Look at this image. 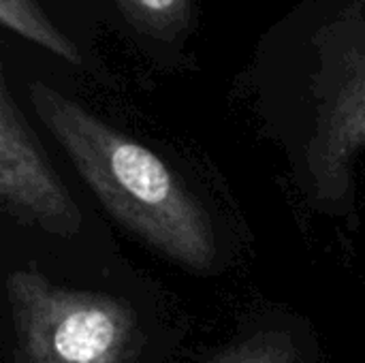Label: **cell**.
<instances>
[{
  "mask_svg": "<svg viewBox=\"0 0 365 363\" xmlns=\"http://www.w3.org/2000/svg\"><path fill=\"white\" fill-rule=\"evenodd\" d=\"M28 94L38 120L120 225L184 267L205 272L214 265L207 212L152 150L43 81H32Z\"/></svg>",
  "mask_w": 365,
  "mask_h": 363,
  "instance_id": "1",
  "label": "cell"
},
{
  "mask_svg": "<svg viewBox=\"0 0 365 363\" xmlns=\"http://www.w3.org/2000/svg\"><path fill=\"white\" fill-rule=\"evenodd\" d=\"M6 304L15 363H143L145 338L124 300L24 267L6 278Z\"/></svg>",
  "mask_w": 365,
  "mask_h": 363,
  "instance_id": "2",
  "label": "cell"
},
{
  "mask_svg": "<svg viewBox=\"0 0 365 363\" xmlns=\"http://www.w3.org/2000/svg\"><path fill=\"white\" fill-rule=\"evenodd\" d=\"M0 199L4 212L47 233L73 237L81 227L77 203L49 165L6 81L0 83Z\"/></svg>",
  "mask_w": 365,
  "mask_h": 363,
  "instance_id": "3",
  "label": "cell"
},
{
  "mask_svg": "<svg viewBox=\"0 0 365 363\" xmlns=\"http://www.w3.org/2000/svg\"><path fill=\"white\" fill-rule=\"evenodd\" d=\"M365 148V56L353 62L308 150L317 195L340 201L351 190V160Z\"/></svg>",
  "mask_w": 365,
  "mask_h": 363,
  "instance_id": "4",
  "label": "cell"
},
{
  "mask_svg": "<svg viewBox=\"0 0 365 363\" xmlns=\"http://www.w3.org/2000/svg\"><path fill=\"white\" fill-rule=\"evenodd\" d=\"M0 21L30 39L32 43L53 51L56 56L79 64L81 53L71 39H66L41 11L36 0H0Z\"/></svg>",
  "mask_w": 365,
  "mask_h": 363,
  "instance_id": "5",
  "label": "cell"
},
{
  "mask_svg": "<svg viewBox=\"0 0 365 363\" xmlns=\"http://www.w3.org/2000/svg\"><path fill=\"white\" fill-rule=\"evenodd\" d=\"M126 19L158 39L175 36L188 21V0H115Z\"/></svg>",
  "mask_w": 365,
  "mask_h": 363,
  "instance_id": "6",
  "label": "cell"
},
{
  "mask_svg": "<svg viewBox=\"0 0 365 363\" xmlns=\"http://www.w3.org/2000/svg\"><path fill=\"white\" fill-rule=\"evenodd\" d=\"M210 363H302V357L284 334H261L227 349Z\"/></svg>",
  "mask_w": 365,
  "mask_h": 363,
  "instance_id": "7",
  "label": "cell"
}]
</instances>
